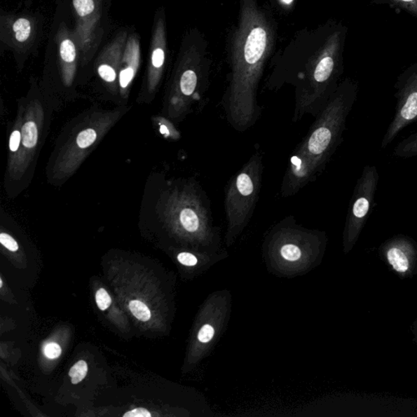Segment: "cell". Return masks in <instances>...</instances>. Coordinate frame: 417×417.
Here are the masks:
<instances>
[{"label": "cell", "instance_id": "1", "mask_svg": "<svg viewBox=\"0 0 417 417\" xmlns=\"http://www.w3.org/2000/svg\"><path fill=\"white\" fill-rule=\"evenodd\" d=\"M273 39L264 13L253 2L243 1L233 44L232 74L222 102L229 124L239 132L253 128L262 113L258 90Z\"/></svg>", "mask_w": 417, "mask_h": 417}, {"label": "cell", "instance_id": "2", "mask_svg": "<svg viewBox=\"0 0 417 417\" xmlns=\"http://www.w3.org/2000/svg\"><path fill=\"white\" fill-rule=\"evenodd\" d=\"M359 83L351 78L341 82L320 113L308 135L294 150L281 184L283 198L298 194L314 182L343 142L346 121L357 100Z\"/></svg>", "mask_w": 417, "mask_h": 417}, {"label": "cell", "instance_id": "3", "mask_svg": "<svg viewBox=\"0 0 417 417\" xmlns=\"http://www.w3.org/2000/svg\"><path fill=\"white\" fill-rule=\"evenodd\" d=\"M160 218L189 249L218 253L220 229L214 224L207 194L194 179L179 180L160 200Z\"/></svg>", "mask_w": 417, "mask_h": 417}, {"label": "cell", "instance_id": "4", "mask_svg": "<svg viewBox=\"0 0 417 417\" xmlns=\"http://www.w3.org/2000/svg\"><path fill=\"white\" fill-rule=\"evenodd\" d=\"M348 28L334 25L329 30L318 56L299 73L295 81L293 122L318 116L338 89L343 73V51Z\"/></svg>", "mask_w": 417, "mask_h": 417}, {"label": "cell", "instance_id": "5", "mask_svg": "<svg viewBox=\"0 0 417 417\" xmlns=\"http://www.w3.org/2000/svg\"><path fill=\"white\" fill-rule=\"evenodd\" d=\"M326 241L324 232L306 228L287 216L266 235L264 259L269 271L280 278L305 275L320 262Z\"/></svg>", "mask_w": 417, "mask_h": 417}, {"label": "cell", "instance_id": "6", "mask_svg": "<svg viewBox=\"0 0 417 417\" xmlns=\"http://www.w3.org/2000/svg\"><path fill=\"white\" fill-rule=\"evenodd\" d=\"M128 107L114 109H95L80 115L72 127L57 140L49 159L47 177L50 184L60 186L72 177L105 135L129 110Z\"/></svg>", "mask_w": 417, "mask_h": 417}, {"label": "cell", "instance_id": "7", "mask_svg": "<svg viewBox=\"0 0 417 417\" xmlns=\"http://www.w3.org/2000/svg\"><path fill=\"white\" fill-rule=\"evenodd\" d=\"M264 169V154L258 148L229 181L224 202L228 222L225 243L228 247L235 243L253 217L259 200Z\"/></svg>", "mask_w": 417, "mask_h": 417}, {"label": "cell", "instance_id": "8", "mask_svg": "<svg viewBox=\"0 0 417 417\" xmlns=\"http://www.w3.org/2000/svg\"><path fill=\"white\" fill-rule=\"evenodd\" d=\"M48 109L42 99L32 97L27 100L22 128L21 152L16 169L7 182V193L10 197L26 187L27 177L33 172L34 162L41 149L48 128Z\"/></svg>", "mask_w": 417, "mask_h": 417}, {"label": "cell", "instance_id": "9", "mask_svg": "<svg viewBox=\"0 0 417 417\" xmlns=\"http://www.w3.org/2000/svg\"><path fill=\"white\" fill-rule=\"evenodd\" d=\"M232 309L228 290L216 291L204 301L194 331L193 364L207 358L223 335Z\"/></svg>", "mask_w": 417, "mask_h": 417}, {"label": "cell", "instance_id": "10", "mask_svg": "<svg viewBox=\"0 0 417 417\" xmlns=\"http://www.w3.org/2000/svg\"><path fill=\"white\" fill-rule=\"evenodd\" d=\"M380 175L375 165H367L356 182L346 215L344 243L349 246L358 238L374 207Z\"/></svg>", "mask_w": 417, "mask_h": 417}, {"label": "cell", "instance_id": "11", "mask_svg": "<svg viewBox=\"0 0 417 417\" xmlns=\"http://www.w3.org/2000/svg\"><path fill=\"white\" fill-rule=\"evenodd\" d=\"M395 88V117L381 142V149L388 147L402 130L417 121V62L399 75Z\"/></svg>", "mask_w": 417, "mask_h": 417}, {"label": "cell", "instance_id": "12", "mask_svg": "<svg viewBox=\"0 0 417 417\" xmlns=\"http://www.w3.org/2000/svg\"><path fill=\"white\" fill-rule=\"evenodd\" d=\"M165 30L163 24L158 25L156 29L151 64L149 69L146 90L139 99V102H151L162 79L165 60Z\"/></svg>", "mask_w": 417, "mask_h": 417}, {"label": "cell", "instance_id": "13", "mask_svg": "<svg viewBox=\"0 0 417 417\" xmlns=\"http://www.w3.org/2000/svg\"><path fill=\"white\" fill-rule=\"evenodd\" d=\"M140 62V50L139 40L132 37L128 40L125 53L121 60L118 88L121 97L127 99L133 80L137 75Z\"/></svg>", "mask_w": 417, "mask_h": 417}, {"label": "cell", "instance_id": "14", "mask_svg": "<svg viewBox=\"0 0 417 417\" xmlns=\"http://www.w3.org/2000/svg\"><path fill=\"white\" fill-rule=\"evenodd\" d=\"M25 109H26V102H20L17 117L14 121L11 132H10L8 147L7 170L5 182H7V181L11 178L15 169H16L20 152H21L22 128Z\"/></svg>", "mask_w": 417, "mask_h": 417}, {"label": "cell", "instance_id": "15", "mask_svg": "<svg viewBox=\"0 0 417 417\" xmlns=\"http://www.w3.org/2000/svg\"><path fill=\"white\" fill-rule=\"evenodd\" d=\"M121 60L122 59L120 58V54L118 56H111V54L109 53L103 57L97 67L99 77L114 94H119L118 75Z\"/></svg>", "mask_w": 417, "mask_h": 417}, {"label": "cell", "instance_id": "16", "mask_svg": "<svg viewBox=\"0 0 417 417\" xmlns=\"http://www.w3.org/2000/svg\"><path fill=\"white\" fill-rule=\"evenodd\" d=\"M60 57L62 62V78L69 86L76 71L77 50L71 39H64L60 43Z\"/></svg>", "mask_w": 417, "mask_h": 417}, {"label": "cell", "instance_id": "17", "mask_svg": "<svg viewBox=\"0 0 417 417\" xmlns=\"http://www.w3.org/2000/svg\"><path fill=\"white\" fill-rule=\"evenodd\" d=\"M386 251V258L393 268L399 273H405L410 267V260L408 254L409 245L404 240H395Z\"/></svg>", "mask_w": 417, "mask_h": 417}, {"label": "cell", "instance_id": "18", "mask_svg": "<svg viewBox=\"0 0 417 417\" xmlns=\"http://www.w3.org/2000/svg\"><path fill=\"white\" fill-rule=\"evenodd\" d=\"M371 4L388 5L390 8L401 10L417 18V0H371Z\"/></svg>", "mask_w": 417, "mask_h": 417}, {"label": "cell", "instance_id": "19", "mask_svg": "<svg viewBox=\"0 0 417 417\" xmlns=\"http://www.w3.org/2000/svg\"><path fill=\"white\" fill-rule=\"evenodd\" d=\"M154 123L157 124L159 132L165 138L172 140H177L180 138V133L175 128L172 120L165 116H158L154 118Z\"/></svg>", "mask_w": 417, "mask_h": 417}, {"label": "cell", "instance_id": "20", "mask_svg": "<svg viewBox=\"0 0 417 417\" xmlns=\"http://www.w3.org/2000/svg\"><path fill=\"white\" fill-rule=\"evenodd\" d=\"M13 29L15 39L19 43L27 42L32 32V25L27 18H18L14 22Z\"/></svg>", "mask_w": 417, "mask_h": 417}, {"label": "cell", "instance_id": "21", "mask_svg": "<svg viewBox=\"0 0 417 417\" xmlns=\"http://www.w3.org/2000/svg\"><path fill=\"white\" fill-rule=\"evenodd\" d=\"M394 155L399 158H411L417 156V140L405 139L397 145Z\"/></svg>", "mask_w": 417, "mask_h": 417}, {"label": "cell", "instance_id": "22", "mask_svg": "<svg viewBox=\"0 0 417 417\" xmlns=\"http://www.w3.org/2000/svg\"><path fill=\"white\" fill-rule=\"evenodd\" d=\"M88 367L84 360H79L69 370V378L73 384H78L87 376Z\"/></svg>", "mask_w": 417, "mask_h": 417}, {"label": "cell", "instance_id": "23", "mask_svg": "<svg viewBox=\"0 0 417 417\" xmlns=\"http://www.w3.org/2000/svg\"><path fill=\"white\" fill-rule=\"evenodd\" d=\"M73 5L78 16L81 18L90 16L95 8L94 0H73Z\"/></svg>", "mask_w": 417, "mask_h": 417}, {"label": "cell", "instance_id": "24", "mask_svg": "<svg viewBox=\"0 0 417 417\" xmlns=\"http://www.w3.org/2000/svg\"><path fill=\"white\" fill-rule=\"evenodd\" d=\"M129 306L135 317L142 321H148L150 319V310L148 306L142 303V301L138 300L132 301Z\"/></svg>", "mask_w": 417, "mask_h": 417}, {"label": "cell", "instance_id": "25", "mask_svg": "<svg viewBox=\"0 0 417 417\" xmlns=\"http://www.w3.org/2000/svg\"><path fill=\"white\" fill-rule=\"evenodd\" d=\"M95 301L98 308L102 310H105L109 308V306L112 303L111 298L104 289H100L95 294Z\"/></svg>", "mask_w": 417, "mask_h": 417}, {"label": "cell", "instance_id": "26", "mask_svg": "<svg viewBox=\"0 0 417 417\" xmlns=\"http://www.w3.org/2000/svg\"><path fill=\"white\" fill-rule=\"evenodd\" d=\"M0 243H1L4 248L11 251V252H17L19 249V245L16 240L7 233L2 232L0 234Z\"/></svg>", "mask_w": 417, "mask_h": 417}, {"label": "cell", "instance_id": "27", "mask_svg": "<svg viewBox=\"0 0 417 417\" xmlns=\"http://www.w3.org/2000/svg\"><path fill=\"white\" fill-rule=\"evenodd\" d=\"M44 354L48 359H57L62 355V348L57 343H48L44 348Z\"/></svg>", "mask_w": 417, "mask_h": 417}, {"label": "cell", "instance_id": "28", "mask_svg": "<svg viewBox=\"0 0 417 417\" xmlns=\"http://www.w3.org/2000/svg\"><path fill=\"white\" fill-rule=\"evenodd\" d=\"M152 415H151V413H149V411L146 409H142V408H139L137 409H134L132 411H128V413L124 414L125 417H139V416H142V417H147V416H151Z\"/></svg>", "mask_w": 417, "mask_h": 417}, {"label": "cell", "instance_id": "29", "mask_svg": "<svg viewBox=\"0 0 417 417\" xmlns=\"http://www.w3.org/2000/svg\"><path fill=\"white\" fill-rule=\"evenodd\" d=\"M280 1L282 2L285 6H290V5L294 3V0H280Z\"/></svg>", "mask_w": 417, "mask_h": 417}, {"label": "cell", "instance_id": "30", "mask_svg": "<svg viewBox=\"0 0 417 417\" xmlns=\"http://www.w3.org/2000/svg\"><path fill=\"white\" fill-rule=\"evenodd\" d=\"M409 140H417V132L413 135H410L409 137L406 138Z\"/></svg>", "mask_w": 417, "mask_h": 417}, {"label": "cell", "instance_id": "31", "mask_svg": "<svg viewBox=\"0 0 417 417\" xmlns=\"http://www.w3.org/2000/svg\"><path fill=\"white\" fill-rule=\"evenodd\" d=\"M0 286H1V287H3V280H0Z\"/></svg>", "mask_w": 417, "mask_h": 417}]
</instances>
